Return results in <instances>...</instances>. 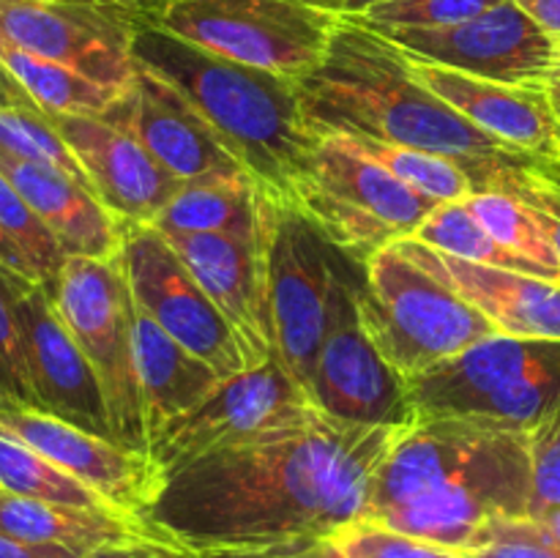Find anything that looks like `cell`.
<instances>
[{
    "instance_id": "cell-1",
    "label": "cell",
    "mask_w": 560,
    "mask_h": 558,
    "mask_svg": "<svg viewBox=\"0 0 560 558\" xmlns=\"http://www.w3.org/2000/svg\"><path fill=\"white\" fill-rule=\"evenodd\" d=\"M397 427L348 425L317 410L282 430L164 476L148 523L195 550L331 536L364 518Z\"/></svg>"
},
{
    "instance_id": "cell-2",
    "label": "cell",
    "mask_w": 560,
    "mask_h": 558,
    "mask_svg": "<svg viewBox=\"0 0 560 558\" xmlns=\"http://www.w3.org/2000/svg\"><path fill=\"white\" fill-rule=\"evenodd\" d=\"M530 432L470 416L419 419L375 470L364 518L474 553L495 520L530 518Z\"/></svg>"
},
{
    "instance_id": "cell-3",
    "label": "cell",
    "mask_w": 560,
    "mask_h": 558,
    "mask_svg": "<svg viewBox=\"0 0 560 558\" xmlns=\"http://www.w3.org/2000/svg\"><path fill=\"white\" fill-rule=\"evenodd\" d=\"M306 118L320 137L348 135L454 159L476 191L514 195L536 159L503 146L416 77L408 55L353 16L337 20L326 58L301 80Z\"/></svg>"
},
{
    "instance_id": "cell-4",
    "label": "cell",
    "mask_w": 560,
    "mask_h": 558,
    "mask_svg": "<svg viewBox=\"0 0 560 558\" xmlns=\"http://www.w3.org/2000/svg\"><path fill=\"white\" fill-rule=\"evenodd\" d=\"M135 60L175 88L279 206H295L320 135L312 129L301 82L252 69L140 20Z\"/></svg>"
},
{
    "instance_id": "cell-5",
    "label": "cell",
    "mask_w": 560,
    "mask_h": 558,
    "mask_svg": "<svg viewBox=\"0 0 560 558\" xmlns=\"http://www.w3.org/2000/svg\"><path fill=\"white\" fill-rule=\"evenodd\" d=\"M408 388L419 419L470 416L534 432L560 410V339L492 334Z\"/></svg>"
},
{
    "instance_id": "cell-6",
    "label": "cell",
    "mask_w": 560,
    "mask_h": 558,
    "mask_svg": "<svg viewBox=\"0 0 560 558\" xmlns=\"http://www.w3.org/2000/svg\"><path fill=\"white\" fill-rule=\"evenodd\" d=\"M438 206L342 135L320 137L295 197L317 233L355 266L419 233Z\"/></svg>"
},
{
    "instance_id": "cell-7",
    "label": "cell",
    "mask_w": 560,
    "mask_h": 558,
    "mask_svg": "<svg viewBox=\"0 0 560 558\" xmlns=\"http://www.w3.org/2000/svg\"><path fill=\"white\" fill-rule=\"evenodd\" d=\"M359 315L383 359L408 381L498 334L474 304L394 246L361 271Z\"/></svg>"
},
{
    "instance_id": "cell-8",
    "label": "cell",
    "mask_w": 560,
    "mask_h": 558,
    "mask_svg": "<svg viewBox=\"0 0 560 558\" xmlns=\"http://www.w3.org/2000/svg\"><path fill=\"white\" fill-rule=\"evenodd\" d=\"M49 295L96 370L113 438L120 446L148 452L135 359V295L120 255L69 257Z\"/></svg>"
},
{
    "instance_id": "cell-9",
    "label": "cell",
    "mask_w": 560,
    "mask_h": 558,
    "mask_svg": "<svg viewBox=\"0 0 560 558\" xmlns=\"http://www.w3.org/2000/svg\"><path fill=\"white\" fill-rule=\"evenodd\" d=\"M337 20L301 0H170L153 22L208 53L301 82L326 58Z\"/></svg>"
},
{
    "instance_id": "cell-10",
    "label": "cell",
    "mask_w": 560,
    "mask_h": 558,
    "mask_svg": "<svg viewBox=\"0 0 560 558\" xmlns=\"http://www.w3.org/2000/svg\"><path fill=\"white\" fill-rule=\"evenodd\" d=\"M315 414L310 394L288 375L279 359H271L266 367L222 381L206 403L164 425L148 441V452L167 476L224 449L244 446L273 432L299 430Z\"/></svg>"
},
{
    "instance_id": "cell-11",
    "label": "cell",
    "mask_w": 560,
    "mask_h": 558,
    "mask_svg": "<svg viewBox=\"0 0 560 558\" xmlns=\"http://www.w3.org/2000/svg\"><path fill=\"white\" fill-rule=\"evenodd\" d=\"M359 282L342 255L334 274L328 328L310 399L317 410L348 425L408 430L419 421L408 377L383 359L366 334L359 315Z\"/></svg>"
},
{
    "instance_id": "cell-12",
    "label": "cell",
    "mask_w": 560,
    "mask_h": 558,
    "mask_svg": "<svg viewBox=\"0 0 560 558\" xmlns=\"http://www.w3.org/2000/svg\"><path fill=\"white\" fill-rule=\"evenodd\" d=\"M339 255L295 206H277L268 246V290L279 364L312 392L317 356L328 328Z\"/></svg>"
},
{
    "instance_id": "cell-13",
    "label": "cell",
    "mask_w": 560,
    "mask_h": 558,
    "mask_svg": "<svg viewBox=\"0 0 560 558\" xmlns=\"http://www.w3.org/2000/svg\"><path fill=\"white\" fill-rule=\"evenodd\" d=\"M148 16L82 0H0V42L55 60L91 80L131 88L135 33Z\"/></svg>"
},
{
    "instance_id": "cell-14",
    "label": "cell",
    "mask_w": 560,
    "mask_h": 558,
    "mask_svg": "<svg viewBox=\"0 0 560 558\" xmlns=\"http://www.w3.org/2000/svg\"><path fill=\"white\" fill-rule=\"evenodd\" d=\"M120 260L135 304L175 342L211 364L222 381L246 370L233 328L180 260L167 235L153 224H131L126 228Z\"/></svg>"
},
{
    "instance_id": "cell-15",
    "label": "cell",
    "mask_w": 560,
    "mask_h": 558,
    "mask_svg": "<svg viewBox=\"0 0 560 558\" xmlns=\"http://www.w3.org/2000/svg\"><path fill=\"white\" fill-rule=\"evenodd\" d=\"M377 33L408 58L506 85L545 88L556 53V36L536 25L514 0H503L459 25L386 27Z\"/></svg>"
},
{
    "instance_id": "cell-16",
    "label": "cell",
    "mask_w": 560,
    "mask_h": 558,
    "mask_svg": "<svg viewBox=\"0 0 560 558\" xmlns=\"http://www.w3.org/2000/svg\"><path fill=\"white\" fill-rule=\"evenodd\" d=\"M0 282L14 306L38 410L115 441L96 370L60 317L49 290L5 268H0Z\"/></svg>"
},
{
    "instance_id": "cell-17",
    "label": "cell",
    "mask_w": 560,
    "mask_h": 558,
    "mask_svg": "<svg viewBox=\"0 0 560 558\" xmlns=\"http://www.w3.org/2000/svg\"><path fill=\"white\" fill-rule=\"evenodd\" d=\"M277 213V208H273ZM273 213L255 235L173 233L167 241L186 263L208 299L233 328L246 370L266 367L277 356L268 290V246Z\"/></svg>"
},
{
    "instance_id": "cell-18",
    "label": "cell",
    "mask_w": 560,
    "mask_h": 558,
    "mask_svg": "<svg viewBox=\"0 0 560 558\" xmlns=\"http://www.w3.org/2000/svg\"><path fill=\"white\" fill-rule=\"evenodd\" d=\"M0 435L36 449L118 512L145 518L164 487V474L151 452L126 449L44 410L0 408Z\"/></svg>"
},
{
    "instance_id": "cell-19",
    "label": "cell",
    "mask_w": 560,
    "mask_h": 558,
    "mask_svg": "<svg viewBox=\"0 0 560 558\" xmlns=\"http://www.w3.org/2000/svg\"><path fill=\"white\" fill-rule=\"evenodd\" d=\"M85 170L91 189L124 228L151 224L184 189L124 126L96 115H47Z\"/></svg>"
},
{
    "instance_id": "cell-20",
    "label": "cell",
    "mask_w": 560,
    "mask_h": 558,
    "mask_svg": "<svg viewBox=\"0 0 560 558\" xmlns=\"http://www.w3.org/2000/svg\"><path fill=\"white\" fill-rule=\"evenodd\" d=\"M104 118L129 129L151 156L180 181L249 175L202 115L170 82L140 63L126 98Z\"/></svg>"
},
{
    "instance_id": "cell-21",
    "label": "cell",
    "mask_w": 560,
    "mask_h": 558,
    "mask_svg": "<svg viewBox=\"0 0 560 558\" xmlns=\"http://www.w3.org/2000/svg\"><path fill=\"white\" fill-rule=\"evenodd\" d=\"M410 263L474 304L498 334L560 339V282L446 255L416 235L392 244Z\"/></svg>"
},
{
    "instance_id": "cell-22",
    "label": "cell",
    "mask_w": 560,
    "mask_h": 558,
    "mask_svg": "<svg viewBox=\"0 0 560 558\" xmlns=\"http://www.w3.org/2000/svg\"><path fill=\"white\" fill-rule=\"evenodd\" d=\"M410 63L432 93L481 131L536 162L560 164V124L547 88L481 80L413 58Z\"/></svg>"
},
{
    "instance_id": "cell-23",
    "label": "cell",
    "mask_w": 560,
    "mask_h": 558,
    "mask_svg": "<svg viewBox=\"0 0 560 558\" xmlns=\"http://www.w3.org/2000/svg\"><path fill=\"white\" fill-rule=\"evenodd\" d=\"M0 173L52 230L66 255L98 260L120 255L126 228L85 184L47 164L25 162L9 153H0Z\"/></svg>"
},
{
    "instance_id": "cell-24",
    "label": "cell",
    "mask_w": 560,
    "mask_h": 558,
    "mask_svg": "<svg viewBox=\"0 0 560 558\" xmlns=\"http://www.w3.org/2000/svg\"><path fill=\"white\" fill-rule=\"evenodd\" d=\"M135 359L148 441L178 416L206 403L222 377L211 364L175 342L148 312L135 304Z\"/></svg>"
},
{
    "instance_id": "cell-25",
    "label": "cell",
    "mask_w": 560,
    "mask_h": 558,
    "mask_svg": "<svg viewBox=\"0 0 560 558\" xmlns=\"http://www.w3.org/2000/svg\"><path fill=\"white\" fill-rule=\"evenodd\" d=\"M153 531L159 528L137 514L66 507L0 490V534L33 545H60L77 553H91L102 545L135 539Z\"/></svg>"
},
{
    "instance_id": "cell-26",
    "label": "cell",
    "mask_w": 560,
    "mask_h": 558,
    "mask_svg": "<svg viewBox=\"0 0 560 558\" xmlns=\"http://www.w3.org/2000/svg\"><path fill=\"white\" fill-rule=\"evenodd\" d=\"M273 202L252 175H208L186 181L184 189L156 213L153 228L173 233L255 235L271 219Z\"/></svg>"
},
{
    "instance_id": "cell-27",
    "label": "cell",
    "mask_w": 560,
    "mask_h": 558,
    "mask_svg": "<svg viewBox=\"0 0 560 558\" xmlns=\"http://www.w3.org/2000/svg\"><path fill=\"white\" fill-rule=\"evenodd\" d=\"M0 60L44 115H96V118H104L129 93V88L104 85V82L91 80V77L80 74L69 66L44 60L5 42H0Z\"/></svg>"
},
{
    "instance_id": "cell-28",
    "label": "cell",
    "mask_w": 560,
    "mask_h": 558,
    "mask_svg": "<svg viewBox=\"0 0 560 558\" xmlns=\"http://www.w3.org/2000/svg\"><path fill=\"white\" fill-rule=\"evenodd\" d=\"M465 206L498 244L523 257L534 268L536 277L560 282L556 241L528 202L506 191H474L465 197Z\"/></svg>"
},
{
    "instance_id": "cell-29",
    "label": "cell",
    "mask_w": 560,
    "mask_h": 558,
    "mask_svg": "<svg viewBox=\"0 0 560 558\" xmlns=\"http://www.w3.org/2000/svg\"><path fill=\"white\" fill-rule=\"evenodd\" d=\"M0 490L38 498V501L66 503V507L113 509L98 492L66 474L52 460L9 435H0ZM113 512H118V509H113Z\"/></svg>"
},
{
    "instance_id": "cell-30",
    "label": "cell",
    "mask_w": 560,
    "mask_h": 558,
    "mask_svg": "<svg viewBox=\"0 0 560 558\" xmlns=\"http://www.w3.org/2000/svg\"><path fill=\"white\" fill-rule=\"evenodd\" d=\"M348 140L350 146L359 148L361 153H366L377 164H383L388 173L397 175L399 181H405V184L413 186L421 195L432 197V200L457 202L476 191L474 178L465 173V167H459L454 159L441 156V153L388 146V142L381 140H366V137H348Z\"/></svg>"
},
{
    "instance_id": "cell-31",
    "label": "cell",
    "mask_w": 560,
    "mask_h": 558,
    "mask_svg": "<svg viewBox=\"0 0 560 558\" xmlns=\"http://www.w3.org/2000/svg\"><path fill=\"white\" fill-rule=\"evenodd\" d=\"M416 239L435 246V249L446 252V255L463 257V260L481 263V266L509 268V271L534 274V268H530L523 257L509 252L503 244H498V241L481 228L479 219H476L474 213H470V208L465 206V200L438 206L435 211L430 213V219L421 224Z\"/></svg>"
},
{
    "instance_id": "cell-32",
    "label": "cell",
    "mask_w": 560,
    "mask_h": 558,
    "mask_svg": "<svg viewBox=\"0 0 560 558\" xmlns=\"http://www.w3.org/2000/svg\"><path fill=\"white\" fill-rule=\"evenodd\" d=\"M0 153L25 159V162L47 164V167L60 170V173L71 175V178H77L91 189V181H88L80 159L74 156L69 142L60 137V131L55 129L52 120L44 113L0 109Z\"/></svg>"
},
{
    "instance_id": "cell-33",
    "label": "cell",
    "mask_w": 560,
    "mask_h": 558,
    "mask_svg": "<svg viewBox=\"0 0 560 558\" xmlns=\"http://www.w3.org/2000/svg\"><path fill=\"white\" fill-rule=\"evenodd\" d=\"M0 224L14 239V244L25 252L38 282L52 290L69 255L52 235V230L27 206L25 197L14 189V184L3 173H0Z\"/></svg>"
},
{
    "instance_id": "cell-34",
    "label": "cell",
    "mask_w": 560,
    "mask_h": 558,
    "mask_svg": "<svg viewBox=\"0 0 560 558\" xmlns=\"http://www.w3.org/2000/svg\"><path fill=\"white\" fill-rule=\"evenodd\" d=\"M345 558H468V553L402 534L375 520H355L331 534Z\"/></svg>"
},
{
    "instance_id": "cell-35",
    "label": "cell",
    "mask_w": 560,
    "mask_h": 558,
    "mask_svg": "<svg viewBox=\"0 0 560 558\" xmlns=\"http://www.w3.org/2000/svg\"><path fill=\"white\" fill-rule=\"evenodd\" d=\"M503 0H388L353 16L375 31L386 27H448L485 14Z\"/></svg>"
},
{
    "instance_id": "cell-36",
    "label": "cell",
    "mask_w": 560,
    "mask_h": 558,
    "mask_svg": "<svg viewBox=\"0 0 560 558\" xmlns=\"http://www.w3.org/2000/svg\"><path fill=\"white\" fill-rule=\"evenodd\" d=\"M468 558H560V545L534 518H503Z\"/></svg>"
},
{
    "instance_id": "cell-37",
    "label": "cell",
    "mask_w": 560,
    "mask_h": 558,
    "mask_svg": "<svg viewBox=\"0 0 560 558\" xmlns=\"http://www.w3.org/2000/svg\"><path fill=\"white\" fill-rule=\"evenodd\" d=\"M0 394L11 408L38 410L36 394L31 388V377H27L20 326H16L14 306L5 295L3 282H0Z\"/></svg>"
},
{
    "instance_id": "cell-38",
    "label": "cell",
    "mask_w": 560,
    "mask_h": 558,
    "mask_svg": "<svg viewBox=\"0 0 560 558\" xmlns=\"http://www.w3.org/2000/svg\"><path fill=\"white\" fill-rule=\"evenodd\" d=\"M530 463H534L530 518H539L560 507V410L530 432Z\"/></svg>"
},
{
    "instance_id": "cell-39",
    "label": "cell",
    "mask_w": 560,
    "mask_h": 558,
    "mask_svg": "<svg viewBox=\"0 0 560 558\" xmlns=\"http://www.w3.org/2000/svg\"><path fill=\"white\" fill-rule=\"evenodd\" d=\"M514 197H520V200L534 208L536 217L550 230L560 255V164H534L525 173V178L520 181Z\"/></svg>"
},
{
    "instance_id": "cell-40",
    "label": "cell",
    "mask_w": 560,
    "mask_h": 558,
    "mask_svg": "<svg viewBox=\"0 0 560 558\" xmlns=\"http://www.w3.org/2000/svg\"><path fill=\"white\" fill-rule=\"evenodd\" d=\"M80 558H202V553L186 542L162 534V531H153V534L135 536V539L102 545Z\"/></svg>"
},
{
    "instance_id": "cell-41",
    "label": "cell",
    "mask_w": 560,
    "mask_h": 558,
    "mask_svg": "<svg viewBox=\"0 0 560 558\" xmlns=\"http://www.w3.org/2000/svg\"><path fill=\"white\" fill-rule=\"evenodd\" d=\"M202 558H339V550L331 536H306L262 547H217L202 550Z\"/></svg>"
},
{
    "instance_id": "cell-42",
    "label": "cell",
    "mask_w": 560,
    "mask_h": 558,
    "mask_svg": "<svg viewBox=\"0 0 560 558\" xmlns=\"http://www.w3.org/2000/svg\"><path fill=\"white\" fill-rule=\"evenodd\" d=\"M85 553H77L71 547L60 545H33V542L14 539L9 534H0V558H80Z\"/></svg>"
},
{
    "instance_id": "cell-43",
    "label": "cell",
    "mask_w": 560,
    "mask_h": 558,
    "mask_svg": "<svg viewBox=\"0 0 560 558\" xmlns=\"http://www.w3.org/2000/svg\"><path fill=\"white\" fill-rule=\"evenodd\" d=\"M0 109H31V113H42L36 107V102L27 96L25 88L16 82V77L5 69L3 60H0Z\"/></svg>"
},
{
    "instance_id": "cell-44",
    "label": "cell",
    "mask_w": 560,
    "mask_h": 558,
    "mask_svg": "<svg viewBox=\"0 0 560 558\" xmlns=\"http://www.w3.org/2000/svg\"><path fill=\"white\" fill-rule=\"evenodd\" d=\"M536 25L545 27L550 36H560V0H514Z\"/></svg>"
},
{
    "instance_id": "cell-45",
    "label": "cell",
    "mask_w": 560,
    "mask_h": 558,
    "mask_svg": "<svg viewBox=\"0 0 560 558\" xmlns=\"http://www.w3.org/2000/svg\"><path fill=\"white\" fill-rule=\"evenodd\" d=\"M0 268L20 274V277H25V279H33V282H38L36 271H33V266L27 263L25 252H22L20 246L14 244V239H11V235L3 230V224H0ZM38 284H42V282H38Z\"/></svg>"
},
{
    "instance_id": "cell-46",
    "label": "cell",
    "mask_w": 560,
    "mask_h": 558,
    "mask_svg": "<svg viewBox=\"0 0 560 558\" xmlns=\"http://www.w3.org/2000/svg\"><path fill=\"white\" fill-rule=\"evenodd\" d=\"M301 3L312 5V9L317 11H326V14L331 16H361L366 14L370 9H375V5L381 3H388V0H301Z\"/></svg>"
},
{
    "instance_id": "cell-47",
    "label": "cell",
    "mask_w": 560,
    "mask_h": 558,
    "mask_svg": "<svg viewBox=\"0 0 560 558\" xmlns=\"http://www.w3.org/2000/svg\"><path fill=\"white\" fill-rule=\"evenodd\" d=\"M82 3H107V5H120L126 11H135V14L148 16V20H156L164 11V5L170 0H82Z\"/></svg>"
},
{
    "instance_id": "cell-48",
    "label": "cell",
    "mask_w": 560,
    "mask_h": 558,
    "mask_svg": "<svg viewBox=\"0 0 560 558\" xmlns=\"http://www.w3.org/2000/svg\"><path fill=\"white\" fill-rule=\"evenodd\" d=\"M547 93H550V102L552 109L558 115V124H560V36H556V53H552V66H550V74H547Z\"/></svg>"
},
{
    "instance_id": "cell-49",
    "label": "cell",
    "mask_w": 560,
    "mask_h": 558,
    "mask_svg": "<svg viewBox=\"0 0 560 558\" xmlns=\"http://www.w3.org/2000/svg\"><path fill=\"white\" fill-rule=\"evenodd\" d=\"M534 520H539V523H541V528H545L547 534H550L552 539H556L558 545H560V507L550 509V512L539 514V518H534Z\"/></svg>"
},
{
    "instance_id": "cell-50",
    "label": "cell",
    "mask_w": 560,
    "mask_h": 558,
    "mask_svg": "<svg viewBox=\"0 0 560 558\" xmlns=\"http://www.w3.org/2000/svg\"><path fill=\"white\" fill-rule=\"evenodd\" d=\"M0 408H11V405L5 403V397H3V394H0Z\"/></svg>"
},
{
    "instance_id": "cell-51",
    "label": "cell",
    "mask_w": 560,
    "mask_h": 558,
    "mask_svg": "<svg viewBox=\"0 0 560 558\" xmlns=\"http://www.w3.org/2000/svg\"><path fill=\"white\" fill-rule=\"evenodd\" d=\"M337 550H339V547H337ZM339 558H345V556H342V553H339Z\"/></svg>"
}]
</instances>
